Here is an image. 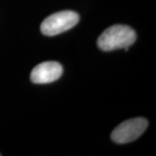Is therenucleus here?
<instances>
[{
	"label": "nucleus",
	"mask_w": 156,
	"mask_h": 156,
	"mask_svg": "<svg viewBox=\"0 0 156 156\" xmlns=\"http://www.w3.org/2000/svg\"><path fill=\"white\" fill-rule=\"evenodd\" d=\"M148 122L145 118L137 117L125 121L114 129L111 139L117 144H125L138 139L145 132Z\"/></svg>",
	"instance_id": "obj_3"
},
{
	"label": "nucleus",
	"mask_w": 156,
	"mask_h": 156,
	"mask_svg": "<svg viewBox=\"0 0 156 156\" xmlns=\"http://www.w3.org/2000/svg\"><path fill=\"white\" fill-rule=\"evenodd\" d=\"M136 34L127 25L116 24L104 30L97 40V44L104 51L125 49L134 44Z\"/></svg>",
	"instance_id": "obj_1"
},
{
	"label": "nucleus",
	"mask_w": 156,
	"mask_h": 156,
	"mask_svg": "<svg viewBox=\"0 0 156 156\" xmlns=\"http://www.w3.org/2000/svg\"><path fill=\"white\" fill-rule=\"evenodd\" d=\"M62 74V67L57 62H44L32 69L30 80L34 83H50L56 81Z\"/></svg>",
	"instance_id": "obj_4"
},
{
	"label": "nucleus",
	"mask_w": 156,
	"mask_h": 156,
	"mask_svg": "<svg viewBox=\"0 0 156 156\" xmlns=\"http://www.w3.org/2000/svg\"><path fill=\"white\" fill-rule=\"evenodd\" d=\"M79 16L72 11H59L45 18L41 24V32L45 36H56L77 24Z\"/></svg>",
	"instance_id": "obj_2"
}]
</instances>
